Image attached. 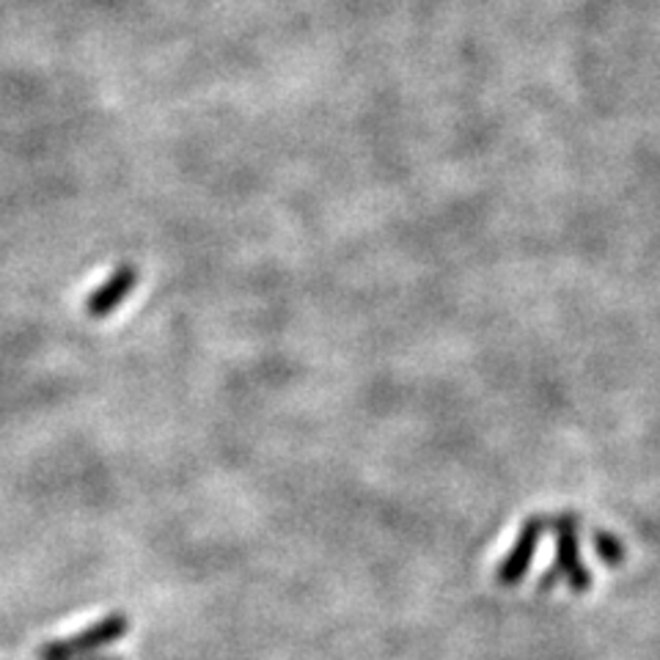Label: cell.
<instances>
[{"mask_svg":"<svg viewBox=\"0 0 660 660\" xmlns=\"http://www.w3.org/2000/svg\"><path fill=\"white\" fill-rule=\"evenodd\" d=\"M130 634V619L127 614L113 612L108 617H102L99 623H94L91 628L80 630L75 636L66 639H53L47 645H42L36 650V660H77L97 656L105 647H113L116 641H121Z\"/></svg>","mask_w":660,"mask_h":660,"instance_id":"1","label":"cell"},{"mask_svg":"<svg viewBox=\"0 0 660 660\" xmlns=\"http://www.w3.org/2000/svg\"><path fill=\"white\" fill-rule=\"evenodd\" d=\"M553 531H556V567L562 578L573 586V592H586L592 586V575L586 573L584 562H581L578 551V529H575L573 518L553 520Z\"/></svg>","mask_w":660,"mask_h":660,"instance_id":"4","label":"cell"},{"mask_svg":"<svg viewBox=\"0 0 660 660\" xmlns=\"http://www.w3.org/2000/svg\"><path fill=\"white\" fill-rule=\"evenodd\" d=\"M138 281H141V273H138L136 264H119L91 295L86 297L83 303V312L88 314L91 320H105L127 301V297L136 292Z\"/></svg>","mask_w":660,"mask_h":660,"instance_id":"2","label":"cell"},{"mask_svg":"<svg viewBox=\"0 0 660 660\" xmlns=\"http://www.w3.org/2000/svg\"><path fill=\"white\" fill-rule=\"evenodd\" d=\"M592 542H595L597 556H601L606 564L617 567V564L625 562V545L614 534H608V531H595V534H592Z\"/></svg>","mask_w":660,"mask_h":660,"instance_id":"5","label":"cell"},{"mask_svg":"<svg viewBox=\"0 0 660 660\" xmlns=\"http://www.w3.org/2000/svg\"><path fill=\"white\" fill-rule=\"evenodd\" d=\"M542 531H545V520L542 518H531L526 520L523 529H520L518 540H515L512 551L504 556V562L498 564L496 570V581L501 586H518L520 581L526 578L529 573L531 562L537 556V548H540Z\"/></svg>","mask_w":660,"mask_h":660,"instance_id":"3","label":"cell"},{"mask_svg":"<svg viewBox=\"0 0 660 660\" xmlns=\"http://www.w3.org/2000/svg\"><path fill=\"white\" fill-rule=\"evenodd\" d=\"M77 660H125L121 656H88V658H77Z\"/></svg>","mask_w":660,"mask_h":660,"instance_id":"6","label":"cell"}]
</instances>
